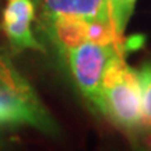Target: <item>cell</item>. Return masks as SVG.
<instances>
[{
    "label": "cell",
    "mask_w": 151,
    "mask_h": 151,
    "mask_svg": "<svg viewBox=\"0 0 151 151\" xmlns=\"http://www.w3.org/2000/svg\"><path fill=\"white\" fill-rule=\"evenodd\" d=\"M139 73L141 87V105H143V119L144 129L151 130V62L143 63Z\"/></svg>",
    "instance_id": "cell-8"
},
{
    "label": "cell",
    "mask_w": 151,
    "mask_h": 151,
    "mask_svg": "<svg viewBox=\"0 0 151 151\" xmlns=\"http://www.w3.org/2000/svg\"><path fill=\"white\" fill-rule=\"evenodd\" d=\"M43 14L55 16H74L84 20L111 21L108 0H42Z\"/></svg>",
    "instance_id": "cell-5"
},
{
    "label": "cell",
    "mask_w": 151,
    "mask_h": 151,
    "mask_svg": "<svg viewBox=\"0 0 151 151\" xmlns=\"http://www.w3.org/2000/svg\"><path fill=\"white\" fill-rule=\"evenodd\" d=\"M32 126L55 136L59 127L43 106L31 84L0 56V126Z\"/></svg>",
    "instance_id": "cell-2"
},
{
    "label": "cell",
    "mask_w": 151,
    "mask_h": 151,
    "mask_svg": "<svg viewBox=\"0 0 151 151\" xmlns=\"http://www.w3.org/2000/svg\"><path fill=\"white\" fill-rule=\"evenodd\" d=\"M98 109L129 136L144 129L139 73L126 63L123 52L112 56L105 67Z\"/></svg>",
    "instance_id": "cell-1"
},
{
    "label": "cell",
    "mask_w": 151,
    "mask_h": 151,
    "mask_svg": "<svg viewBox=\"0 0 151 151\" xmlns=\"http://www.w3.org/2000/svg\"><path fill=\"white\" fill-rule=\"evenodd\" d=\"M119 52H123V49L115 45H99L91 41H86L65 52L78 90L95 108H98L99 102L105 67L111 58Z\"/></svg>",
    "instance_id": "cell-3"
},
{
    "label": "cell",
    "mask_w": 151,
    "mask_h": 151,
    "mask_svg": "<svg viewBox=\"0 0 151 151\" xmlns=\"http://www.w3.org/2000/svg\"><path fill=\"white\" fill-rule=\"evenodd\" d=\"M136 1L137 0H108L111 21L116 34L120 38H123L124 29L134 10Z\"/></svg>",
    "instance_id": "cell-7"
},
{
    "label": "cell",
    "mask_w": 151,
    "mask_h": 151,
    "mask_svg": "<svg viewBox=\"0 0 151 151\" xmlns=\"http://www.w3.org/2000/svg\"><path fill=\"white\" fill-rule=\"evenodd\" d=\"M108 6H109V4H108Z\"/></svg>",
    "instance_id": "cell-10"
},
{
    "label": "cell",
    "mask_w": 151,
    "mask_h": 151,
    "mask_svg": "<svg viewBox=\"0 0 151 151\" xmlns=\"http://www.w3.org/2000/svg\"><path fill=\"white\" fill-rule=\"evenodd\" d=\"M35 18L34 0H7L3 17L1 29L10 43L18 50L37 49L43 50L31 31V22Z\"/></svg>",
    "instance_id": "cell-4"
},
{
    "label": "cell",
    "mask_w": 151,
    "mask_h": 151,
    "mask_svg": "<svg viewBox=\"0 0 151 151\" xmlns=\"http://www.w3.org/2000/svg\"><path fill=\"white\" fill-rule=\"evenodd\" d=\"M4 146H6V140H4V137L0 134V148H3Z\"/></svg>",
    "instance_id": "cell-9"
},
{
    "label": "cell",
    "mask_w": 151,
    "mask_h": 151,
    "mask_svg": "<svg viewBox=\"0 0 151 151\" xmlns=\"http://www.w3.org/2000/svg\"><path fill=\"white\" fill-rule=\"evenodd\" d=\"M48 20L55 41L63 52L87 41L88 20L74 16H55Z\"/></svg>",
    "instance_id": "cell-6"
}]
</instances>
